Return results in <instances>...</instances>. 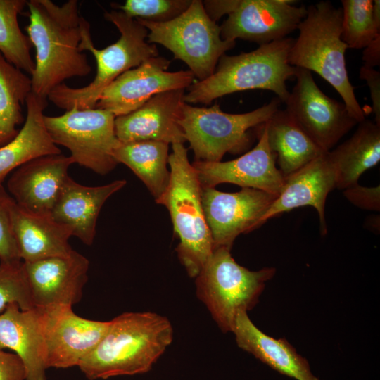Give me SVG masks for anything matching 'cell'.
<instances>
[{"instance_id": "cell-30", "label": "cell", "mask_w": 380, "mask_h": 380, "mask_svg": "<svg viewBox=\"0 0 380 380\" xmlns=\"http://www.w3.org/2000/svg\"><path fill=\"white\" fill-rule=\"evenodd\" d=\"M27 1L0 0V53L9 63L32 75L35 68L30 53L32 44L18 21Z\"/></svg>"}, {"instance_id": "cell-1", "label": "cell", "mask_w": 380, "mask_h": 380, "mask_svg": "<svg viewBox=\"0 0 380 380\" xmlns=\"http://www.w3.org/2000/svg\"><path fill=\"white\" fill-rule=\"evenodd\" d=\"M27 36L36 51L32 92L47 99L68 79L88 75L91 68L80 45L89 23L80 13L77 0L58 6L51 0L27 1Z\"/></svg>"}, {"instance_id": "cell-38", "label": "cell", "mask_w": 380, "mask_h": 380, "mask_svg": "<svg viewBox=\"0 0 380 380\" xmlns=\"http://www.w3.org/2000/svg\"><path fill=\"white\" fill-rule=\"evenodd\" d=\"M206 13L215 22L222 15L230 14L236 7L239 0H208L203 1Z\"/></svg>"}, {"instance_id": "cell-3", "label": "cell", "mask_w": 380, "mask_h": 380, "mask_svg": "<svg viewBox=\"0 0 380 380\" xmlns=\"http://www.w3.org/2000/svg\"><path fill=\"white\" fill-rule=\"evenodd\" d=\"M293 42L294 39L286 37L260 45L250 52L224 54L211 76L187 88L184 101L208 105L227 94L263 89L274 92L284 103L290 93L286 81L295 77L297 70L288 61Z\"/></svg>"}, {"instance_id": "cell-10", "label": "cell", "mask_w": 380, "mask_h": 380, "mask_svg": "<svg viewBox=\"0 0 380 380\" xmlns=\"http://www.w3.org/2000/svg\"><path fill=\"white\" fill-rule=\"evenodd\" d=\"M115 116L99 108L73 107L58 116L44 115L52 141L70 152L74 163L104 175L118 165L113 151L120 144L115 131Z\"/></svg>"}, {"instance_id": "cell-36", "label": "cell", "mask_w": 380, "mask_h": 380, "mask_svg": "<svg viewBox=\"0 0 380 380\" xmlns=\"http://www.w3.org/2000/svg\"><path fill=\"white\" fill-rule=\"evenodd\" d=\"M360 78L365 80L369 87L375 123L380 126V72L374 68L362 65Z\"/></svg>"}, {"instance_id": "cell-9", "label": "cell", "mask_w": 380, "mask_h": 380, "mask_svg": "<svg viewBox=\"0 0 380 380\" xmlns=\"http://www.w3.org/2000/svg\"><path fill=\"white\" fill-rule=\"evenodd\" d=\"M281 102L275 97L252 111L237 114L223 112L217 103L204 108L184 102L179 124L196 160L218 162L227 153L246 149L251 141L249 130L267 121Z\"/></svg>"}, {"instance_id": "cell-2", "label": "cell", "mask_w": 380, "mask_h": 380, "mask_svg": "<svg viewBox=\"0 0 380 380\" xmlns=\"http://www.w3.org/2000/svg\"><path fill=\"white\" fill-rule=\"evenodd\" d=\"M173 329L164 316L151 312L122 313L78 367L89 380L148 372L170 345Z\"/></svg>"}, {"instance_id": "cell-5", "label": "cell", "mask_w": 380, "mask_h": 380, "mask_svg": "<svg viewBox=\"0 0 380 380\" xmlns=\"http://www.w3.org/2000/svg\"><path fill=\"white\" fill-rule=\"evenodd\" d=\"M105 19L112 23L120 33L113 44L102 49L94 45L90 27L83 34L80 48L88 51L96 62L94 79L85 87H71L63 83L53 89L48 99L57 107L68 110L94 108L105 89L125 72L138 67L146 60L158 56L154 44L146 41L148 30L137 19L127 16L122 11H106Z\"/></svg>"}, {"instance_id": "cell-11", "label": "cell", "mask_w": 380, "mask_h": 380, "mask_svg": "<svg viewBox=\"0 0 380 380\" xmlns=\"http://www.w3.org/2000/svg\"><path fill=\"white\" fill-rule=\"evenodd\" d=\"M295 78L284 110L322 151L328 152L358 122L343 103L319 88L310 71L297 68Z\"/></svg>"}, {"instance_id": "cell-13", "label": "cell", "mask_w": 380, "mask_h": 380, "mask_svg": "<svg viewBox=\"0 0 380 380\" xmlns=\"http://www.w3.org/2000/svg\"><path fill=\"white\" fill-rule=\"evenodd\" d=\"M277 195L252 188L234 193L202 188V205L214 249L232 248L235 239L262 223V218Z\"/></svg>"}, {"instance_id": "cell-39", "label": "cell", "mask_w": 380, "mask_h": 380, "mask_svg": "<svg viewBox=\"0 0 380 380\" xmlns=\"http://www.w3.org/2000/svg\"><path fill=\"white\" fill-rule=\"evenodd\" d=\"M363 65L374 68L380 65V34L374 38L363 50Z\"/></svg>"}, {"instance_id": "cell-17", "label": "cell", "mask_w": 380, "mask_h": 380, "mask_svg": "<svg viewBox=\"0 0 380 380\" xmlns=\"http://www.w3.org/2000/svg\"><path fill=\"white\" fill-rule=\"evenodd\" d=\"M23 263L34 307H72L82 299L89 261L77 251Z\"/></svg>"}, {"instance_id": "cell-12", "label": "cell", "mask_w": 380, "mask_h": 380, "mask_svg": "<svg viewBox=\"0 0 380 380\" xmlns=\"http://www.w3.org/2000/svg\"><path fill=\"white\" fill-rule=\"evenodd\" d=\"M171 61L150 58L118 77L101 94L95 108L106 110L115 117L127 115L160 93L186 89L195 80L189 70L169 72Z\"/></svg>"}, {"instance_id": "cell-15", "label": "cell", "mask_w": 380, "mask_h": 380, "mask_svg": "<svg viewBox=\"0 0 380 380\" xmlns=\"http://www.w3.org/2000/svg\"><path fill=\"white\" fill-rule=\"evenodd\" d=\"M292 0H239L220 25L223 39H237L260 45L283 39L296 30L307 15L304 6Z\"/></svg>"}, {"instance_id": "cell-21", "label": "cell", "mask_w": 380, "mask_h": 380, "mask_svg": "<svg viewBox=\"0 0 380 380\" xmlns=\"http://www.w3.org/2000/svg\"><path fill=\"white\" fill-rule=\"evenodd\" d=\"M0 348L14 351L21 360L25 380H47L41 307L22 310L16 303L0 313Z\"/></svg>"}, {"instance_id": "cell-8", "label": "cell", "mask_w": 380, "mask_h": 380, "mask_svg": "<svg viewBox=\"0 0 380 380\" xmlns=\"http://www.w3.org/2000/svg\"><path fill=\"white\" fill-rule=\"evenodd\" d=\"M137 20L148 30V42L170 50L197 81L211 76L220 58L236 45V41L222 38L220 25L210 19L201 0H192L183 13L167 22Z\"/></svg>"}, {"instance_id": "cell-32", "label": "cell", "mask_w": 380, "mask_h": 380, "mask_svg": "<svg viewBox=\"0 0 380 380\" xmlns=\"http://www.w3.org/2000/svg\"><path fill=\"white\" fill-rule=\"evenodd\" d=\"M12 303L22 310L34 307L21 260L0 262V313Z\"/></svg>"}, {"instance_id": "cell-19", "label": "cell", "mask_w": 380, "mask_h": 380, "mask_svg": "<svg viewBox=\"0 0 380 380\" xmlns=\"http://www.w3.org/2000/svg\"><path fill=\"white\" fill-rule=\"evenodd\" d=\"M73 163L70 156L61 153L34 158L12 172L6 190L22 208L37 214H51Z\"/></svg>"}, {"instance_id": "cell-6", "label": "cell", "mask_w": 380, "mask_h": 380, "mask_svg": "<svg viewBox=\"0 0 380 380\" xmlns=\"http://www.w3.org/2000/svg\"><path fill=\"white\" fill-rule=\"evenodd\" d=\"M168 157L169 184L156 203L169 211L179 239L178 258L191 277H196L214 250L203 205L202 186L183 144H172Z\"/></svg>"}, {"instance_id": "cell-4", "label": "cell", "mask_w": 380, "mask_h": 380, "mask_svg": "<svg viewBox=\"0 0 380 380\" xmlns=\"http://www.w3.org/2000/svg\"><path fill=\"white\" fill-rule=\"evenodd\" d=\"M342 10L329 1L307 8L298 27V37L290 49L288 61L293 67L313 71L340 94L351 115L359 123L365 119L350 82L345 53L348 49L341 39Z\"/></svg>"}, {"instance_id": "cell-20", "label": "cell", "mask_w": 380, "mask_h": 380, "mask_svg": "<svg viewBox=\"0 0 380 380\" xmlns=\"http://www.w3.org/2000/svg\"><path fill=\"white\" fill-rule=\"evenodd\" d=\"M336 188V176L327 152L320 155L291 175L285 177L283 187L262 218V223L293 209L313 207L317 212L322 235L327 233L325 203Z\"/></svg>"}, {"instance_id": "cell-31", "label": "cell", "mask_w": 380, "mask_h": 380, "mask_svg": "<svg viewBox=\"0 0 380 380\" xmlns=\"http://www.w3.org/2000/svg\"><path fill=\"white\" fill-rule=\"evenodd\" d=\"M372 0H342L341 39L348 48L365 49L380 34Z\"/></svg>"}, {"instance_id": "cell-23", "label": "cell", "mask_w": 380, "mask_h": 380, "mask_svg": "<svg viewBox=\"0 0 380 380\" xmlns=\"http://www.w3.org/2000/svg\"><path fill=\"white\" fill-rule=\"evenodd\" d=\"M11 222L20 258L23 262L68 256L73 251L68 242L72 236L71 227L56 221L51 214L29 212L15 202Z\"/></svg>"}, {"instance_id": "cell-37", "label": "cell", "mask_w": 380, "mask_h": 380, "mask_svg": "<svg viewBox=\"0 0 380 380\" xmlns=\"http://www.w3.org/2000/svg\"><path fill=\"white\" fill-rule=\"evenodd\" d=\"M0 380H25V370L19 357L1 348Z\"/></svg>"}, {"instance_id": "cell-35", "label": "cell", "mask_w": 380, "mask_h": 380, "mask_svg": "<svg viewBox=\"0 0 380 380\" xmlns=\"http://www.w3.org/2000/svg\"><path fill=\"white\" fill-rule=\"evenodd\" d=\"M343 196L355 206L364 210H380V186L367 187L353 184L343 190Z\"/></svg>"}, {"instance_id": "cell-14", "label": "cell", "mask_w": 380, "mask_h": 380, "mask_svg": "<svg viewBox=\"0 0 380 380\" xmlns=\"http://www.w3.org/2000/svg\"><path fill=\"white\" fill-rule=\"evenodd\" d=\"M41 308L47 369L78 367L100 342L110 324V321L81 317L72 306Z\"/></svg>"}, {"instance_id": "cell-18", "label": "cell", "mask_w": 380, "mask_h": 380, "mask_svg": "<svg viewBox=\"0 0 380 380\" xmlns=\"http://www.w3.org/2000/svg\"><path fill=\"white\" fill-rule=\"evenodd\" d=\"M184 90L160 93L137 110L115 117V131L120 142L151 140L168 144H184L186 139L179 121Z\"/></svg>"}, {"instance_id": "cell-34", "label": "cell", "mask_w": 380, "mask_h": 380, "mask_svg": "<svg viewBox=\"0 0 380 380\" xmlns=\"http://www.w3.org/2000/svg\"><path fill=\"white\" fill-rule=\"evenodd\" d=\"M15 201L0 184V262L20 260L11 222V209Z\"/></svg>"}, {"instance_id": "cell-22", "label": "cell", "mask_w": 380, "mask_h": 380, "mask_svg": "<svg viewBox=\"0 0 380 380\" xmlns=\"http://www.w3.org/2000/svg\"><path fill=\"white\" fill-rule=\"evenodd\" d=\"M126 184V180L118 179L101 186H88L68 176L51 215L56 221L71 227L72 236L85 245L91 246L101 208L109 197Z\"/></svg>"}, {"instance_id": "cell-26", "label": "cell", "mask_w": 380, "mask_h": 380, "mask_svg": "<svg viewBox=\"0 0 380 380\" xmlns=\"http://www.w3.org/2000/svg\"><path fill=\"white\" fill-rule=\"evenodd\" d=\"M336 176V189L357 184L360 176L380 161V126L365 119L355 133L327 152Z\"/></svg>"}, {"instance_id": "cell-27", "label": "cell", "mask_w": 380, "mask_h": 380, "mask_svg": "<svg viewBox=\"0 0 380 380\" xmlns=\"http://www.w3.org/2000/svg\"><path fill=\"white\" fill-rule=\"evenodd\" d=\"M263 125L269 147L284 178L325 153L294 122L285 110H277Z\"/></svg>"}, {"instance_id": "cell-29", "label": "cell", "mask_w": 380, "mask_h": 380, "mask_svg": "<svg viewBox=\"0 0 380 380\" xmlns=\"http://www.w3.org/2000/svg\"><path fill=\"white\" fill-rule=\"evenodd\" d=\"M31 91V77L0 53V147L18 134L17 127L24 121L22 105Z\"/></svg>"}, {"instance_id": "cell-25", "label": "cell", "mask_w": 380, "mask_h": 380, "mask_svg": "<svg viewBox=\"0 0 380 380\" xmlns=\"http://www.w3.org/2000/svg\"><path fill=\"white\" fill-rule=\"evenodd\" d=\"M27 115L23 127L8 143L0 147V184L22 165L34 158L61 153L45 125L46 99L32 91L25 101Z\"/></svg>"}, {"instance_id": "cell-33", "label": "cell", "mask_w": 380, "mask_h": 380, "mask_svg": "<svg viewBox=\"0 0 380 380\" xmlns=\"http://www.w3.org/2000/svg\"><path fill=\"white\" fill-rule=\"evenodd\" d=\"M192 0H127L123 5L113 4L127 16L152 23H165L183 13Z\"/></svg>"}, {"instance_id": "cell-24", "label": "cell", "mask_w": 380, "mask_h": 380, "mask_svg": "<svg viewBox=\"0 0 380 380\" xmlns=\"http://www.w3.org/2000/svg\"><path fill=\"white\" fill-rule=\"evenodd\" d=\"M232 332L238 346L280 373L296 380H319L304 357L284 338H274L260 330L246 312H239Z\"/></svg>"}, {"instance_id": "cell-16", "label": "cell", "mask_w": 380, "mask_h": 380, "mask_svg": "<svg viewBox=\"0 0 380 380\" xmlns=\"http://www.w3.org/2000/svg\"><path fill=\"white\" fill-rule=\"evenodd\" d=\"M263 124L256 127V146L240 157L225 162L192 163L202 188H215L218 184L229 183L279 195L285 178L276 167V158L269 147Z\"/></svg>"}, {"instance_id": "cell-7", "label": "cell", "mask_w": 380, "mask_h": 380, "mask_svg": "<svg viewBox=\"0 0 380 380\" xmlns=\"http://www.w3.org/2000/svg\"><path fill=\"white\" fill-rule=\"evenodd\" d=\"M231 249L213 250L196 278L198 298L205 305L223 332H232L236 315L253 309L266 283L276 273L274 267L251 271L239 265Z\"/></svg>"}, {"instance_id": "cell-28", "label": "cell", "mask_w": 380, "mask_h": 380, "mask_svg": "<svg viewBox=\"0 0 380 380\" xmlns=\"http://www.w3.org/2000/svg\"><path fill=\"white\" fill-rule=\"evenodd\" d=\"M168 151L169 144L162 141L120 142L113 157L118 164L128 167L141 180L156 200L169 184Z\"/></svg>"}]
</instances>
